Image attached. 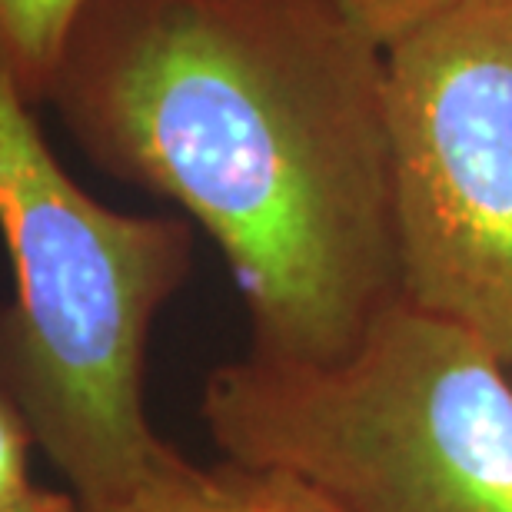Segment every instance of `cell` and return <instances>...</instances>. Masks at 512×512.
<instances>
[{
    "label": "cell",
    "mask_w": 512,
    "mask_h": 512,
    "mask_svg": "<svg viewBox=\"0 0 512 512\" xmlns=\"http://www.w3.org/2000/svg\"><path fill=\"white\" fill-rule=\"evenodd\" d=\"M80 503V499H77ZM80 512H346L283 469L233 463L197 466L170 443L124 489L80 503Z\"/></svg>",
    "instance_id": "obj_5"
},
{
    "label": "cell",
    "mask_w": 512,
    "mask_h": 512,
    "mask_svg": "<svg viewBox=\"0 0 512 512\" xmlns=\"http://www.w3.org/2000/svg\"><path fill=\"white\" fill-rule=\"evenodd\" d=\"M326 4H333L383 47H393L413 30L433 24L449 10L473 4V0H326Z\"/></svg>",
    "instance_id": "obj_7"
},
{
    "label": "cell",
    "mask_w": 512,
    "mask_h": 512,
    "mask_svg": "<svg viewBox=\"0 0 512 512\" xmlns=\"http://www.w3.org/2000/svg\"><path fill=\"white\" fill-rule=\"evenodd\" d=\"M0 237L14 273L0 373L70 493H117L163 449L143 366L153 320L190 273V223L90 197L0 70Z\"/></svg>",
    "instance_id": "obj_2"
},
{
    "label": "cell",
    "mask_w": 512,
    "mask_h": 512,
    "mask_svg": "<svg viewBox=\"0 0 512 512\" xmlns=\"http://www.w3.org/2000/svg\"><path fill=\"white\" fill-rule=\"evenodd\" d=\"M90 4L94 0H0V70L30 107L47 104Z\"/></svg>",
    "instance_id": "obj_6"
},
{
    "label": "cell",
    "mask_w": 512,
    "mask_h": 512,
    "mask_svg": "<svg viewBox=\"0 0 512 512\" xmlns=\"http://www.w3.org/2000/svg\"><path fill=\"white\" fill-rule=\"evenodd\" d=\"M47 104L217 243L256 356L340 360L403 300L386 47L326 0H94Z\"/></svg>",
    "instance_id": "obj_1"
},
{
    "label": "cell",
    "mask_w": 512,
    "mask_h": 512,
    "mask_svg": "<svg viewBox=\"0 0 512 512\" xmlns=\"http://www.w3.org/2000/svg\"><path fill=\"white\" fill-rule=\"evenodd\" d=\"M34 446V429H30L14 389L0 373V506L17 503L20 496H27L37 486L30 476Z\"/></svg>",
    "instance_id": "obj_8"
},
{
    "label": "cell",
    "mask_w": 512,
    "mask_h": 512,
    "mask_svg": "<svg viewBox=\"0 0 512 512\" xmlns=\"http://www.w3.org/2000/svg\"><path fill=\"white\" fill-rule=\"evenodd\" d=\"M200 413L227 459L300 476L346 512H512V366L406 300L340 360L220 366Z\"/></svg>",
    "instance_id": "obj_3"
},
{
    "label": "cell",
    "mask_w": 512,
    "mask_h": 512,
    "mask_svg": "<svg viewBox=\"0 0 512 512\" xmlns=\"http://www.w3.org/2000/svg\"><path fill=\"white\" fill-rule=\"evenodd\" d=\"M0 512H80L77 496L70 489H44L34 486L27 496H20L17 503L0 506Z\"/></svg>",
    "instance_id": "obj_9"
},
{
    "label": "cell",
    "mask_w": 512,
    "mask_h": 512,
    "mask_svg": "<svg viewBox=\"0 0 512 512\" xmlns=\"http://www.w3.org/2000/svg\"><path fill=\"white\" fill-rule=\"evenodd\" d=\"M403 300L512 366V0H473L386 47Z\"/></svg>",
    "instance_id": "obj_4"
}]
</instances>
